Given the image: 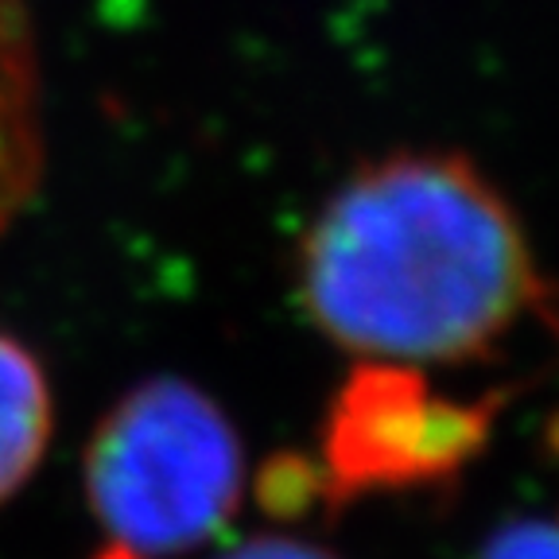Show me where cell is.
I'll return each instance as SVG.
<instances>
[{
	"instance_id": "cell-1",
	"label": "cell",
	"mask_w": 559,
	"mask_h": 559,
	"mask_svg": "<svg viewBox=\"0 0 559 559\" xmlns=\"http://www.w3.org/2000/svg\"><path fill=\"white\" fill-rule=\"evenodd\" d=\"M314 326L369 361H478L559 299L466 156L396 152L349 175L299 245Z\"/></svg>"
},
{
	"instance_id": "cell-2",
	"label": "cell",
	"mask_w": 559,
	"mask_h": 559,
	"mask_svg": "<svg viewBox=\"0 0 559 559\" xmlns=\"http://www.w3.org/2000/svg\"><path fill=\"white\" fill-rule=\"evenodd\" d=\"M86 498L109 548L171 559L199 548L241 498V443L222 408L179 377L132 389L86 447Z\"/></svg>"
},
{
	"instance_id": "cell-3",
	"label": "cell",
	"mask_w": 559,
	"mask_h": 559,
	"mask_svg": "<svg viewBox=\"0 0 559 559\" xmlns=\"http://www.w3.org/2000/svg\"><path fill=\"white\" fill-rule=\"evenodd\" d=\"M501 396L454 401L401 361H366L342 381L323 424L326 506L439 486L471 466L493 436Z\"/></svg>"
},
{
	"instance_id": "cell-4",
	"label": "cell",
	"mask_w": 559,
	"mask_h": 559,
	"mask_svg": "<svg viewBox=\"0 0 559 559\" xmlns=\"http://www.w3.org/2000/svg\"><path fill=\"white\" fill-rule=\"evenodd\" d=\"M44 105L35 35L20 0H0V234L39 187Z\"/></svg>"
},
{
	"instance_id": "cell-5",
	"label": "cell",
	"mask_w": 559,
	"mask_h": 559,
	"mask_svg": "<svg viewBox=\"0 0 559 559\" xmlns=\"http://www.w3.org/2000/svg\"><path fill=\"white\" fill-rule=\"evenodd\" d=\"M51 439V393L44 369L20 342L0 334V501L39 466Z\"/></svg>"
},
{
	"instance_id": "cell-6",
	"label": "cell",
	"mask_w": 559,
	"mask_h": 559,
	"mask_svg": "<svg viewBox=\"0 0 559 559\" xmlns=\"http://www.w3.org/2000/svg\"><path fill=\"white\" fill-rule=\"evenodd\" d=\"M253 501L269 521H304V516H311L326 501L323 466L314 463L311 454L299 451L272 454V459H264L253 478Z\"/></svg>"
},
{
	"instance_id": "cell-7",
	"label": "cell",
	"mask_w": 559,
	"mask_h": 559,
	"mask_svg": "<svg viewBox=\"0 0 559 559\" xmlns=\"http://www.w3.org/2000/svg\"><path fill=\"white\" fill-rule=\"evenodd\" d=\"M474 559H559V521L521 516L489 533Z\"/></svg>"
},
{
	"instance_id": "cell-8",
	"label": "cell",
	"mask_w": 559,
	"mask_h": 559,
	"mask_svg": "<svg viewBox=\"0 0 559 559\" xmlns=\"http://www.w3.org/2000/svg\"><path fill=\"white\" fill-rule=\"evenodd\" d=\"M222 559H334V556H326L323 548H311V544L284 540V536H261V540L241 544V548Z\"/></svg>"
},
{
	"instance_id": "cell-9",
	"label": "cell",
	"mask_w": 559,
	"mask_h": 559,
	"mask_svg": "<svg viewBox=\"0 0 559 559\" xmlns=\"http://www.w3.org/2000/svg\"><path fill=\"white\" fill-rule=\"evenodd\" d=\"M548 447H551V454L559 459V412L548 419Z\"/></svg>"
},
{
	"instance_id": "cell-10",
	"label": "cell",
	"mask_w": 559,
	"mask_h": 559,
	"mask_svg": "<svg viewBox=\"0 0 559 559\" xmlns=\"http://www.w3.org/2000/svg\"><path fill=\"white\" fill-rule=\"evenodd\" d=\"M97 559H132V556H124V551H117V548H109V544H105V551Z\"/></svg>"
}]
</instances>
